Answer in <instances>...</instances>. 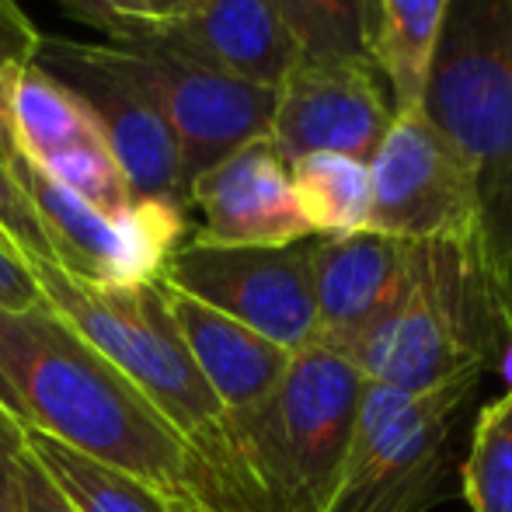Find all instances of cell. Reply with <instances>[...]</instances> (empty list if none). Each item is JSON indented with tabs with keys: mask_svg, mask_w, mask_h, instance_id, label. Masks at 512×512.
<instances>
[{
	"mask_svg": "<svg viewBox=\"0 0 512 512\" xmlns=\"http://www.w3.org/2000/svg\"><path fill=\"white\" fill-rule=\"evenodd\" d=\"M0 373L28 429L133 474L171 502H199L203 460L189 439L49 304L0 310Z\"/></svg>",
	"mask_w": 512,
	"mask_h": 512,
	"instance_id": "cell-1",
	"label": "cell"
},
{
	"mask_svg": "<svg viewBox=\"0 0 512 512\" xmlns=\"http://www.w3.org/2000/svg\"><path fill=\"white\" fill-rule=\"evenodd\" d=\"M363 377L310 342L258 405L227 411L199 453L209 512H331L342 485Z\"/></svg>",
	"mask_w": 512,
	"mask_h": 512,
	"instance_id": "cell-2",
	"label": "cell"
},
{
	"mask_svg": "<svg viewBox=\"0 0 512 512\" xmlns=\"http://www.w3.org/2000/svg\"><path fill=\"white\" fill-rule=\"evenodd\" d=\"M422 108L478 192V262L512 342V0H450Z\"/></svg>",
	"mask_w": 512,
	"mask_h": 512,
	"instance_id": "cell-3",
	"label": "cell"
},
{
	"mask_svg": "<svg viewBox=\"0 0 512 512\" xmlns=\"http://www.w3.org/2000/svg\"><path fill=\"white\" fill-rule=\"evenodd\" d=\"M502 338L509 335L478 255L453 244H422L408 293L345 359L366 384L425 394L467 373H485Z\"/></svg>",
	"mask_w": 512,
	"mask_h": 512,
	"instance_id": "cell-4",
	"label": "cell"
},
{
	"mask_svg": "<svg viewBox=\"0 0 512 512\" xmlns=\"http://www.w3.org/2000/svg\"><path fill=\"white\" fill-rule=\"evenodd\" d=\"M28 265L42 300L161 411L192 450L203 453L227 411L185 349L161 279L147 286H98L67 276L53 262L28 258Z\"/></svg>",
	"mask_w": 512,
	"mask_h": 512,
	"instance_id": "cell-5",
	"label": "cell"
},
{
	"mask_svg": "<svg viewBox=\"0 0 512 512\" xmlns=\"http://www.w3.org/2000/svg\"><path fill=\"white\" fill-rule=\"evenodd\" d=\"M481 384L467 373L425 394L366 384L331 512H425L450 464L457 415Z\"/></svg>",
	"mask_w": 512,
	"mask_h": 512,
	"instance_id": "cell-6",
	"label": "cell"
},
{
	"mask_svg": "<svg viewBox=\"0 0 512 512\" xmlns=\"http://www.w3.org/2000/svg\"><path fill=\"white\" fill-rule=\"evenodd\" d=\"M11 178L39 213L53 248V265L67 276L98 286H147L157 283L178 251L189 241V209L168 199H133L119 216H105L56 185L28 157H14Z\"/></svg>",
	"mask_w": 512,
	"mask_h": 512,
	"instance_id": "cell-7",
	"label": "cell"
},
{
	"mask_svg": "<svg viewBox=\"0 0 512 512\" xmlns=\"http://www.w3.org/2000/svg\"><path fill=\"white\" fill-rule=\"evenodd\" d=\"M112 46L140 77L175 133L185 192L223 157L258 136H269L276 91L241 81L189 53H178L154 35H129Z\"/></svg>",
	"mask_w": 512,
	"mask_h": 512,
	"instance_id": "cell-8",
	"label": "cell"
},
{
	"mask_svg": "<svg viewBox=\"0 0 512 512\" xmlns=\"http://www.w3.org/2000/svg\"><path fill=\"white\" fill-rule=\"evenodd\" d=\"M370 230L415 244H453L478 255L481 216L474 175L425 108L394 112L370 161Z\"/></svg>",
	"mask_w": 512,
	"mask_h": 512,
	"instance_id": "cell-9",
	"label": "cell"
},
{
	"mask_svg": "<svg viewBox=\"0 0 512 512\" xmlns=\"http://www.w3.org/2000/svg\"><path fill=\"white\" fill-rule=\"evenodd\" d=\"M35 63L84 102L98 122L105 147L126 175L133 199H168L185 206L175 133L112 42L95 46L42 35Z\"/></svg>",
	"mask_w": 512,
	"mask_h": 512,
	"instance_id": "cell-10",
	"label": "cell"
},
{
	"mask_svg": "<svg viewBox=\"0 0 512 512\" xmlns=\"http://www.w3.org/2000/svg\"><path fill=\"white\" fill-rule=\"evenodd\" d=\"M161 283L234 317L286 352L314 342L310 237L283 248H220L189 237L168 258Z\"/></svg>",
	"mask_w": 512,
	"mask_h": 512,
	"instance_id": "cell-11",
	"label": "cell"
},
{
	"mask_svg": "<svg viewBox=\"0 0 512 512\" xmlns=\"http://www.w3.org/2000/svg\"><path fill=\"white\" fill-rule=\"evenodd\" d=\"M391 119V95L370 60H304L276 91L269 140L286 164L307 154H345L370 164Z\"/></svg>",
	"mask_w": 512,
	"mask_h": 512,
	"instance_id": "cell-12",
	"label": "cell"
},
{
	"mask_svg": "<svg viewBox=\"0 0 512 512\" xmlns=\"http://www.w3.org/2000/svg\"><path fill=\"white\" fill-rule=\"evenodd\" d=\"M185 206L199 216L192 241L220 248H283L314 237L293 196L290 164L269 136L244 143L185 192Z\"/></svg>",
	"mask_w": 512,
	"mask_h": 512,
	"instance_id": "cell-13",
	"label": "cell"
},
{
	"mask_svg": "<svg viewBox=\"0 0 512 512\" xmlns=\"http://www.w3.org/2000/svg\"><path fill=\"white\" fill-rule=\"evenodd\" d=\"M422 244L363 230L345 237H310L314 342L349 356V349L408 293Z\"/></svg>",
	"mask_w": 512,
	"mask_h": 512,
	"instance_id": "cell-14",
	"label": "cell"
},
{
	"mask_svg": "<svg viewBox=\"0 0 512 512\" xmlns=\"http://www.w3.org/2000/svg\"><path fill=\"white\" fill-rule=\"evenodd\" d=\"M136 35H154L178 53L269 91L283 88L304 63L297 39L269 0H203V7L178 25Z\"/></svg>",
	"mask_w": 512,
	"mask_h": 512,
	"instance_id": "cell-15",
	"label": "cell"
},
{
	"mask_svg": "<svg viewBox=\"0 0 512 512\" xmlns=\"http://www.w3.org/2000/svg\"><path fill=\"white\" fill-rule=\"evenodd\" d=\"M164 290H168V310L178 324V335L223 411L258 405L283 380L293 352L171 286Z\"/></svg>",
	"mask_w": 512,
	"mask_h": 512,
	"instance_id": "cell-16",
	"label": "cell"
},
{
	"mask_svg": "<svg viewBox=\"0 0 512 512\" xmlns=\"http://www.w3.org/2000/svg\"><path fill=\"white\" fill-rule=\"evenodd\" d=\"M450 0H377L370 56L394 112L422 108Z\"/></svg>",
	"mask_w": 512,
	"mask_h": 512,
	"instance_id": "cell-17",
	"label": "cell"
},
{
	"mask_svg": "<svg viewBox=\"0 0 512 512\" xmlns=\"http://www.w3.org/2000/svg\"><path fill=\"white\" fill-rule=\"evenodd\" d=\"M7 119L18 143V154L32 164H49L67 150L98 143V122L84 108L81 98L60 84L39 63H25L14 74L7 91Z\"/></svg>",
	"mask_w": 512,
	"mask_h": 512,
	"instance_id": "cell-18",
	"label": "cell"
},
{
	"mask_svg": "<svg viewBox=\"0 0 512 512\" xmlns=\"http://www.w3.org/2000/svg\"><path fill=\"white\" fill-rule=\"evenodd\" d=\"M25 443L32 460L74 512H182V502H171L168 495L119 467L56 443L46 432L25 429Z\"/></svg>",
	"mask_w": 512,
	"mask_h": 512,
	"instance_id": "cell-19",
	"label": "cell"
},
{
	"mask_svg": "<svg viewBox=\"0 0 512 512\" xmlns=\"http://www.w3.org/2000/svg\"><path fill=\"white\" fill-rule=\"evenodd\" d=\"M293 196L314 237H345L370 230V164L345 154H307L290 164Z\"/></svg>",
	"mask_w": 512,
	"mask_h": 512,
	"instance_id": "cell-20",
	"label": "cell"
},
{
	"mask_svg": "<svg viewBox=\"0 0 512 512\" xmlns=\"http://www.w3.org/2000/svg\"><path fill=\"white\" fill-rule=\"evenodd\" d=\"M293 32L307 63L370 60V0H269Z\"/></svg>",
	"mask_w": 512,
	"mask_h": 512,
	"instance_id": "cell-21",
	"label": "cell"
},
{
	"mask_svg": "<svg viewBox=\"0 0 512 512\" xmlns=\"http://www.w3.org/2000/svg\"><path fill=\"white\" fill-rule=\"evenodd\" d=\"M464 495L474 512H512V387L474 425Z\"/></svg>",
	"mask_w": 512,
	"mask_h": 512,
	"instance_id": "cell-22",
	"label": "cell"
},
{
	"mask_svg": "<svg viewBox=\"0 0 512 512\" xmlns=\"http://www.w3.org/2000/svg\"><path fill=\"white\" fill-rule=\"evenodd\" d=\"M42 32L28 21L18 0H0V164H11L18 157V143L7 119V91L25 63L35 60Z\"/></svg>",
	"mask_w": 512,
	"mask_h": 512,
	"instance_id": "cell-23",
	"label": "cell"
},
{
	"mask_svg": "<svg viewBox=\"0 0 512 512\" xmlns=\"http://www.w3.org/2000/svg\"><path fill=\"white\" fill-rule=\"evenodd\" d=\"M0 234L25 258L53 262V248H49V237L39 223V213L32 209L25 192L18 189L7 164H0Z\"/></svg>",
	"mask_w": 512,
	"mask_h": 512,
	"instance_id": "cell-24",
	"label": "cell"
},
{
	"mask_svg": "<svg viewBox=\"0 0 512 512\" xmlns=\"http://www.w3.org/2000/svg\"><path fill=\"white\" fill-rule=\"evenodd\" d=\"M199 7L203 0H108V11L122 21L119 39H129L136 32H161V28L178 25L189 14H196Z\"/></svg>",
	"mask_w": 512,
	"mask_h": 512,
	"instance_id": "cell-25",
	"label": "cell"
},
{
	"mask_svg": "<svg viewBox=\"0 0 512 512\" xmlns=\"http://www.w3.org/2000/svg\"><path fill=\"white\" fill-rule=\"evenodd\" d=\"M25 422L0 408V512H25L21 502V460L28 453Z\"/></svg>",
	"mask_w": 512,
	"mask_h": 512,
	"instance_id": "cell-26",
	"label": "cell"
},
{
	"mask_svg": "<svg viewBox=\"0 0 512 512\" xmlns=\"http://www.w3.org/2000/svg\"><path fill=\"white\" fill-rule=\"evenodd\" d=\"M46 304L28 258L0 234V310H32Z\"/></svg>",
	"mask_w": 512,
	"mask_h": 512,
	"instance_id": "cell-27",
	"label": "cell"
},
{
	"mask_svg": "<svg viewBox=\"0 0 512 512\" xmlns=\"http://www.w3.org/2000/svg\"><path fill=\"white\" fill-rule=\"evenodd\" d=\"M21 502H25V512H74L32 460V453H25L21 460Z\"/></svg>",
	"mask_w": 512,
	"mask_h": 512,
	"instance_id": "cell-28",
	"label": "cell"
},
{
	"mask_svg": "<svg viewBox=\"0 0 512 512\" xmlns=\"http://www.w3.org/2000/svg\"><path fill=\"white\" fill-rule=\"evenodd\" d=\"M60 4H63V11H67L70 18L98 28V32L105 35V42H112V39H119V35H122V21L108 11V0H60Z\"/></svg>",
	"mask_w": 512,
	"mask_h": 512,
	"instance_id": "cell-29",
	"label": "cell"
},
{
	"mask_svg": "<svg viewBox=\"0 0 512 512\" xmlns=\"http://www.w3.org/2000/svg\"><path fill=\"white\" fill-rule=\"evenodd\" d=\"M0 408L4 411H11L18 422H25V415H21V405H18V398H14V391H11V384L4 380V373H0Z\"/></svg>",
	"mask_w": 512,
	"mask_h": 512,
	"instance_id": "cell-30",
	"label": "cell"
},
{
	"mask_svg": "<svg viewBox=\"0 0 512 512\" xmlns=\"http://www.w3.org/2000/svg\"><path fill=\"white\" fill-rule=\"evenodd\" d=\"M182 512H209V509L206 506H196V502H185Z\"/></svg>",
	"mask_w": 512,
	"mask_h": 512,
	"instance_id": "cell-31",
	"label": "cell"
},
{
	"mask_svg": "<svg viewBox=\"0 0 512 512\" xmlns=\"http://www.w3.org/2000/svg\"><path fill=\"white\" fill-rule=\"evenodd\" d=\"M370 4H373V21H377V0H370Z\"/></svg>",
	"mask_w": 512,
	"mask_h": 512,
	"instance_id": "cell-32",
	"label": "cell"
}]
</instances>
